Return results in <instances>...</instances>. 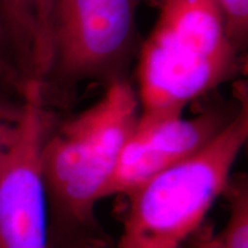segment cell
<instances>
[{"label": "cell", "instance_id": "obj_11", "mask_svg": "<svg viewBox=\"0 0 248 248\" xmlns=\"http://www.w3.org/2000/svg\"><path fill=\"white\" fill-rule=\"evenodd\" d=\"M21 110L22 105L8 106L0 104V166L16 137Z\"/></svg>", "mask_w": 248, "mask_h": 248}, {"label": "cell", "instance_id": "obj_8", "mask_svg": "<svg viewBox=\"0 0 248 248\" xmlns=\"http://www.w3.org/2000/svg\"><path fill=\"white\" fill-rule=\"evenodd\" d=\"M224 194L230 214L221 232L215 234L208 225L199 229L204 248H248V182L246 175L232 177Z\"/></svg>", "mask_w": 248, "mask_h": 248}, {"label": "cell", "instance_id": "obj_12", "mask_svg": "<svg viewBox=\"0 0 248 248\" xmlns=\"http://www.w3.org/2000/svg\"><path fill=\"white\" fill-rule=\"evenodd\" d=\"M184 248H204L202 238H201V235L199 233V230H198L197 233L187 241V244L185 245Z\"/></svg>", "mask_w": 248, "mask_h": 248}, {"label": "cell", "instance_id": "obj_10", "mask_svg": "<svg viewBox=\"0 0 248 248\" xmlns=\"http://www.w3.org/2000/svg\"><path fill=\"white\" fill-rule=\"evenodd\" d=\"M232 44L243 52L248 38V0H216Z\"/></svg>", "mask_w": 248, "mask_h": 248}, {"label": "cell", "instance_id": "obj_5", "mask_svg": "<svg viewBox=\"0 0 248 248\" xmlns=\"http://www.w3.org/2000/svg\"><path fill=\"white\" fill-rule=\"evenodd\" d=\"M54 120L38 83H29L16 137L0 166V248H49L39 155Z\"/></svg>", "mask_w": 248, "mask_h": 248}, {"label": "cell", "instance_id": "obj_7", "mask_svg": "<svg viewBox=\"0 0 248 248\" xmlns=\"http://www.w3.org/2000/svg\"><path fill=\"white\" fill-rule=\"evenodd\" d=\"M54 0H0V23L27 83L40 85L52 60Z\"/></svg>", "mask_w": 248, "mask_h": 248}, {"label": "cell", "instance_id": "obj_4", "mask_svg": "<svg viewBox=\"0 0 248 248\" xmlns=\"http://www.w3.org/2000/svg\"><path fill=\"white\" fill-rule=\"evenodd\" d=\"M140 0H54L52 60L40 84L45 107H67L88 82L128 79L139 53Z\"/></svg>", "mask_w": 248, "mask_h": 248}, {"label": "cell", "instance_id": "obj_9", "mask_svg": "<svg viewBox=\"0 0 248 248\" xmlns=\"http://www.w3.org/2000/svg\"><path fill=\"white\" fill-rule=\"evenodd\" d=\"M27 85L0 23V104L9 106L20 105Z\"/></svg>", "mask_w": 248, "mask_h": 248}, {"label": "cell", "instance_id": "obj_6", "mask_svg": "<svg viewBox=\"0 0 248 248\" xmlns=\"http://www.w3.org/2000/svg\"><path fill=\"white\" fill-rule=\"evenodd\" d=\"M235 104L212 106L192 117H173L155 122L137 121L121 154L115 172L105 191V198L128 194L154 175L199 152L230 122L239 107Z\"/></svg>", "mask_w": 248, "mask_h": 248}, {"label": "cell", "instance_id": "obj_2", "mask_svg": "<svg viewBox=\"0 0 248 248\" xmlns=\"http://www.w3.org/2000/svg\"><path fill=\"white\" fill-rule=\"evenodd\" d=\"M238 66L239 52L216 0H161L138 53V120L182 116L190 102L231 79Z\"/></svg>", "mask_w": 248, "mask_h": 248}, {"label": "cell", "instance_id": "obj_3", "mask_svg": "<svg viewBox=\"0 0 248 248\" xmlns=\"http://www.w3.org/2000/svg\"><path fill=\"white\" fill-rule=\"evenodd\" d=\"M239 107L202 150L128 193L119 248H184L210 207L224 194L232 167L248 138V92L237 85Z\"/></svg>", "mask_w": 248, "mask_h": 248}, {"label": "cell", "instance_id": "obj_1", "mask_svg": "<svg viewBox=\"0 0 248 248\" xmlns=\"http://www.w3.org/2000/svg\"><path fill=\"white\" fill-rule=\"evenodd\" d=\"M137 91L128 79L106 85L104 95L77 115L54 121L39 155L49 248H108L95 217L121 154L139 117Z\"/></svg>", "mask_w": 248, "mask_h": 248}]
</instances>
